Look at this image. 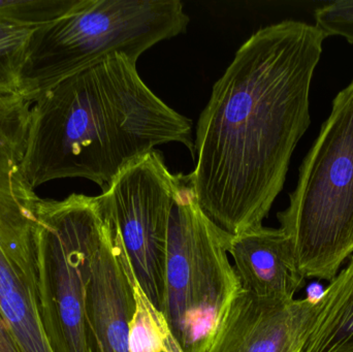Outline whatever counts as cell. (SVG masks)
<instances>
[{
    "label": "cell",
    "mask_w": 353,
    "mask_h": 352,
    "mask_svg": "<svg viewBox=\"0 0 353 352\" xmlns=\"http://www.w3.org/2000/svg\"><path fill=\"white\" fill-rule=\"evenodd\" d=\"M327 37L303 21L268 25L214 85L197 122L189 178L201 210L225 233L263 227L283 189L311 124V85Z\"/></svg>",
    "instance_id": "cell-1"
},
{
    "label": "cell",
    "mask_w": 353,
    "mask_h": 352,
    "mask_svg": "<svg viewBox=\"0 0 353 352\" xmlns=\"http://www.w3.org/2000/svg\"><path fill=\"white\" fill-rule=\"evenodd\" d=\"M169 143L194 156L192 122L145 84L137 61L113 54L32 103L23 169L33 188L84 178L105 190L124 169Z\"/></svg>",
    "instance_id": "cell-2"
},
{
    "label": "cell",
    "mask_w": 353,
    "mask_h": 352,
    "mask_svg": "<svg viewBox=\"0 0 353 352\" xmlns=\"http://www.w3.org/2000/svg\"><path fill=\"white\" fill-rule=\"evenodd\" d=\"M188 24L179 0H74L63 16L33 29L18 93L33 103L60 81L113 54L138 62Z\"/></svg>",
    "instance_id": "cell-3"
},
{
    "label": "cell",
    "mask_w": 353,
    "mask_h": 352,
    "mask_svg": "<svg viewBox=\"0 0 353 352\" xmlns=\"http://www.w3.org/2000/svg\"><path fill=\"white\" fill-rule=\"evenodd\" d=\"M277 218L303 276L334 280L353 253V79L334 99Z\"/></svg>",
    "instance_id": "cell-4"
},
{
    "label": "cell",
    "mask_w": 353,
    "mask_h": 352,
    "mask_svg": "<svg viewBox=\"0 0 353 352\" xmlns=\"http://www.w3.org/2000/svg\"><path fill=\"white\" fill-rule=\"evenodd\" d=\"M232 235L203 213L189 175L180 174L168 241L161 312L184 352H207L242 291L228 258Z\"/></svg>",
    "instance_id": "cell-5"
},
{
    "label": "cell",
    "mask_w": 353,
    "mask_h": 352,
    "mask_svg": "<svg viewBox=\"0 0 353 352\" xmlns=\"http://www.w3.org/2000/svg\"><path fill=\"white\" fill-rule=\"evenodd\" d=\"M111 212L109 198L70 194L37 205L41 318L52 352H97L86 320L93 256Z\"/></svg>",
    "instance_id": "cell-6"
},
{
    "label": "cell",
    "mask_w": 353,
    "mask_h": 352,
    "mask_svg": "<svg viewBox=\"0 0 353 352\" xmlns=\"http://www.w3.org/2000/svg\"><path fill=\"white\" fill-rule=\"evenodd\" d=\"M180 174L153 150L124 169L103 194L109 198L134 277L161 311L165 291L170 221Z\"/></svg>",
    "instance_id": "cell-7"
},
{
    "label": "cell",
    "mask_w": 353,
    "mask_h": 352,
    "mask_svg": "<svg viewBox=\"0 0 353 352\" xmlns=\"http://www.w3.org/2000/svg\"><path fill=\"white\" fill-rule=\"evenodd\" d=\"M316 299H259L241 291L207 352H304Z\"/></svg>",
    "instance_id": "cell-8"
},
{
    "label": "cell",
    "mask_w": 353,
    "mask_h": 352,
    "mask_svg": "<svg viewBox=\"0 0 353 352\" xmlns=\"http://www.w3.org/2000/svg\"><path fill=\"white\" fill-rule=\"evenodd\" d=\"M136 281L111 209L93 256L87 287V324L97 352H130Z\"/></svg>",
    "instance_id": "cell-9"
},
{
    "label": "cell",
    "mask_w": 353,
    "mask_h": 352,
    "mask_svg": "<svg viewBox=\"0 0 353 352\" xmlns=\"http://www.w3.org/2000/svg\"><path fill=\"white\" fill-rule=\"evenodd\" d=\"M228 254L242 291L259 299L292 301L306 280L281 229L263 225L232 236Z\"/></svg>",
    "instance_id": "cell-10"
},
{
    "label": "cell",
    "mask_w": 353,
    "mask_h": 352,
    "mask_svg": "<svg viewBox=\"0 0 353 352\" xmlns=\"http://www.w3.org/2000/svg\"><path fill=\"white\" fill-rule=\"evenodd\" d=\"M353 351V256L316 299L304 352Z\"/></svg>",
    "instance_id": "cell-11"
},
{
    "label": "cell",
    "mask_w": 353,
    "mask_h": 352,
    "mask_svg": "<svg viewBox=\"0 0 353 352\" xmlns=\"http://www.w3.org/2000/svg\"><path fill=\"white\" fill-rule=\"evenodd\" d=\"M136 311L130 324V352H163L168 324L152 305L138 281L134 284Z\"/></svg>",
    "instance_id": "cell-12"
},
{
    "label": "cell",
    "mask_w": 353,
    "mask_h": 352,
    "mask_svg": "<svg viewBox=\"0 0 353 352\" xmlns=\"http://www.w3.org/2000/svg\"><path fill=\"white\" fill-rule=\"evenodd\" d=\"M32 30L0 22V94L18 93L21 70Z\"/></svg>",
    "instance_id": "cell-13"
},
{
    "label": "cell",
    "mask_w": 353,
    "mask_h": 352,
    "mask_svg": "<svg viewBox=\"0 0 353 352\" xmlns=\"http://www.w3.org/2000/svg\"><path fill=\"white\" fill-rule=\"evenodd\" d=\"M74 0H0V22L25 28L45 26L68 12Z\"/></svg>",
    "instance_id": "cell-14"
},
{
    "label": "cell",
    "mask_w": 353,
    "mask_h": 352,
    "mask_svg": "<svg viewBox=\"0 0 353 352\" xmlns=\"http://www.w3.org/2000/svg\"><path fill=\"white\" fill-rule=\"evenodd\" d=\"M0 352H22L1 313H0Z\"/></svg>",
    "instance_id": "cell-15"
},
{
    "label": "cell",
    "mask_w": 353,
    "mask_h": 352,
    "mask_svg": "<svg viewBox=\"0 0 353 352\" xmlns=\"http://www.w3.org/2000/svg\"><path fill=\"white\" fill-rule=\"evenodd\" d=\"M163 352H184L181 349L179 343L176 342L175 338H174L172 333L170 332L169 327L165 330V342H163Z\"/></svg>",
    "instance_id": "cell-16"
},
{
    "label": "cell",
    "mask_w": 353,
    "mask_h": 352,
    "mask_svg": "<svg viewBox=\"0 0 353 352\" xmlns=\"http://www.w3.org/2000/svg\"><path fill=\"white\" fill-rule=\"evenodd\" d=\"M350 352H353V351H350Z\"/></svg>",
    "instance_id": "cell-17"
}]
</instances>
